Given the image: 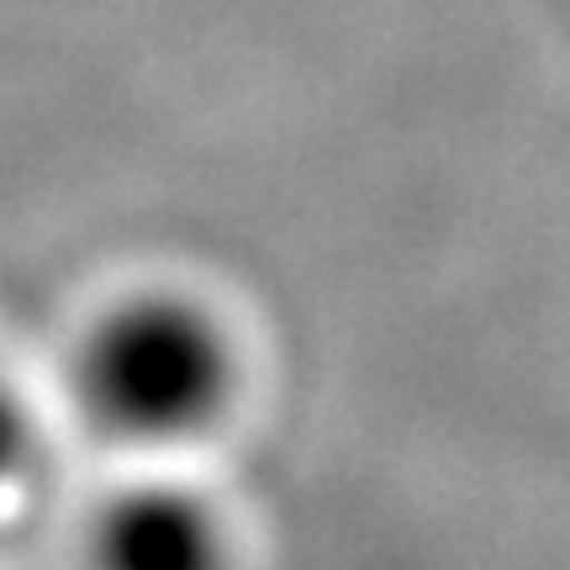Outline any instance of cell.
<instances>
[{"instance_id":"obj_1","label":"cell","mask_w":570,"mask_h":570,"mask_svg":"<svg viewBox=\"0 0 570 570\" xmlns=\"http://www.w3.org/2000/svg\"><path fill=\"white\" fill-rule=\"evenodd\" d=\"M69 391L101 439L142 454L196 444L227 417L238 348L206 302L142 285L106 302L75 338Z\"/></svg>"},{"instance_id":"obj_2","label":"cell","mask_w":570,"mask_h":570,"mask_svg":"<svg viewBox=\"0 0 570 570\" xmlns=\"http://www.w3.org/2000/svg\"><path fill=\"white\" fill-rule=\"evenodd\" d=\"M85 550L90 570H227V529L190 481L138 475L96 508Z\"/></svg>"},{"instance_id":"obj_3","label":"cell","mask_w":570,"mask_h":570,"mask_svg":"<svg viewBox=\"0 0 570 570\" xmlns=\"http://www.w3.org/2000/svg\"><path fill=\"white\" fill-rule=\"evenodd\" d=\"M38 470H42V444H38V423L27 402L17 396V386L0 375V529L27 508V497L38 491Z\"/></svg>"}]
</instances>
